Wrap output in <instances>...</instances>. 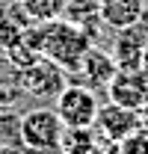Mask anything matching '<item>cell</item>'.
Here are the masks:
<instances>
[{
	"label": "cell",
	"instance_id": "cell-6",
	"mask_svg": "<svg viewBox=\"0 0 148 154\" xmlns=\"http://www.w3.org/2000/svg\"><path fill=\"white\" fill-rule=\"evenodd\" d=\"M18 80H21V89L30 92L36 98H48V95H59L62 89V68L51 62V59H39L27 68H18Z\"/></svg>",
	"mask_w": 148,
	"mask_h": 154
},
{
	"label": "cell",
	"instance_id": "cell-14",
	"mask_svg": "<svg viewBox=\"0 0 148 154\" xmlns=\"http://www.w3.org/2000/svg\"><path fill=\"white\" fill-rule=\"evenodd\" d=\"M142 71H148V45H145V54H142V65H139Z\"/></svg>",
	"mask_w": 148,
	"mask_h": 154
},
{
	"label": "cell",
	"instance_id": "cell-7",
	"mask_svg": "<svg viewBox=\"0 0 148 154\" xmlns=\"http://www.w3.org/2000/svg\"><path fill=\"white\" fill-rule=\"evenodd\" d=\"M98 15L113 30L136 27L145 18V0H98Z\"/></svg>",
	"mask_w": 148,
	"mask_h": 154
},
{
	"label": "cell",
	"instance_id": "cell-3",
	"mask_svg": "<svg viewBox=\"0 0 148 154\" xmlns=\"http://www.w3.org/2000/svg\"><path fill=\"white\" fill-rule=\"evenodd\" d=\"M98 107H101L98 95L92 92V86H86V83L62 86L59 95H56V113H59L65 128H95Z\"/></svg>",
	"mask_w": 148,
	"mask_h": 154
},
{
	"label": "cell",
	"instance_id": "cell-15",
	"mask_svg": "<svg viewBox=\"0 0 148 154\" xmlns=\"http://www.w3.org/2000/svg\"><path fill=\"white\" fill-rule=\"evenodd\" d=\"M3 3H21V0H3Z\"/></svg>",
	"mask_w": 148,
	"mask_h": 154
},
{
	"label": "cell",
	"instance_id": "cell-2",
	"mask_svg": "<svg viewBox=\"0 0 148 154\" xmlns=\"http://www.w3.org/2000/svg\"><path fill=\"white\" fill-rule=\"evenodd\" d=\"M62 131H65V125H62L59 113L51 107L30 110L18 119V142L27 151H36V154L56 151L62 142Z\"/></svg>",
	"mask_w": 148,
	"mask_h": 154
},
{
	"label": "cell",
	"instance_id": "cell-5",
	"mask_svg": "<svg viewBox=\"0 0 148 154\" xmlns=\"http://www.w3.org/2000/svg\"><path fill=\"white\" fill-rule=\"evenodd\" d=\"M95 128L107 142H122V139H128L130 134H136L142 128V116H139V110H130V107H122V104L110 101V104L98 107Z\"/></svg>",
	"mask_w": 148,
	"mask_h": 154
},
{
	"label": "cell",
	"instance_id": "cell-11",
	"mask_svg": "<svg viewBox=\"0 0 148 154\" xmlns=\"http://www.w3.org/2000/svg\"><path fill=\"white\" fill-rule=\"evenodd\" d=\"M119 145H122V154H148V134L139 128L136 134H130L128 139H122Z\"/></svg>",
	"mask_w": 148,
	"mask_h": 154
},
{
	"label": "cell",
	"instance_id": "cell-13",
	"mask_svg": "<svg viewBox=\"0 0 148 154\" xmlns=\"http://www.w3.org/2000/svg\"><path fill=\"white\" fill-rule=\"evenodd\" d=\"M0 154H27V151L18 148V145H9V142H6V145H0Z\"/></svg>",
	"mask_w": 148,
	"mask_h": 154
},
{
	"label": "cell",
	"instance_id": "cell-4",
	"mask_svg": "<svg viewBox=\"0 0 148 154\" xmlns=\"http://www.w3.org/2000/svg\"><path fill=\"white\" fill-rule=\"evenodd\" d=\"M107 95H110L113 104H122V107H130V110H145L148 107V71L119 68L116 77L107 83Z\"/></svg>",
	"mask_w": 148,
	"mask_h": 154
},
{
	"label": "cell",
	"instance_id": "cell-10",
	"mask_svg": "<svg viewBox=\"0 0 148 154\" xmlns=\"http://www.w3.org/2000/svg\"><path fill=\"white\" fill-rule=\"evenodd\" d=\"M21 6L33 24H45V21L62 18V12L68 9V0H21Z\"/></svg>",
	"mask_w": 148,
	"mask_h": 154
},
{
	"label": "cell",
	"instance_id": "cell-12",
	"mask_svg": "<svg viewBox=\"0 0 148 154\" xmlns=\"http://www.w3.org/2000/svg\"><path fill=\"white\" fill-rule=\"evenodd\" d=\"M21 33H24V30L15 27L12 21H0V48H3V51H9V48L21 38Z\"/></svg>",
	"mask_w": 148,
	"mask_h": 154
},
{
	"label": "cell",
	"instance_id": "cell-9",
	"mask_svg": "<svg viewBox=\"0 0 148 154\" xmlns=\"http://www.w3.org/2000/svg\"><path fill=\"white\" fill-rule=\"evenodd\" d=\"M136 27H139V24H136ZM136 27L119 30L116 45H113V59H116V65L125 68V71H133V68L142 65V54H145V45H148V38L139 36Z\"/></svg>",
	"mask_w": 148,
	"mask_h": 154
},
{
	"label": "cell",
	"instance_id": "cell-8",
	"mask_svg": "<svg viewBox=\"0 0 148 154\" xmlns=\"http://www.w3.org/2000/svg\"><path fill=\"white\" fill-rule=\"evenodd\" d=\"M116 71H119V65H116L113 54L98 51L92 45H89V51L83 54L80 65H77V74H80V80L86 86H104V89H107V83L116 77Z\"/></svg>",
	"mask_w": 148,
	"mask_h": 154
},
{
	"label": "cell",
	"instance_id": "cell-1",
	"mask_svg": "<svg viewBox=\"0 0 148 154\" xmlns=\"http://www.w3.org/2000/svg\"><path fill=\"white\" fill-rule=\"evenodd\" d=\"M89 36L80 24L74 21H62V18H54V21H45L42 24V57L56 62L59 68L65 71H77L83 54L89 51Z\"/></svg>",
	"mask_w": 148,
	"mask_h": 154
}]
</instances>
